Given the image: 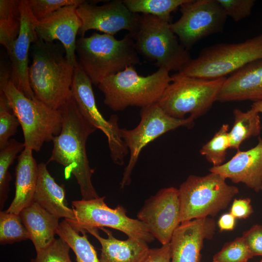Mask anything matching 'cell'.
I'll return each mask as SVG.
<instances>
[{"label":"cell","instance_id":"8fae6325","mask_svg":"<svg viewBox=\"0 0 262 262\" xmlns=\"http://www.w3.org/2000/svg\"><path fill=\"white\" fill-rule=\"evenodd\" d=\"M140 121L134 129H121V137L130 152V158L120 183L123 189L131 181V175L142 149L149 143L164 133L180 127L190 128L194 119L172 117L165 113L157 103L141 108Z\"/></svg>","mask_w":262,"mask_h":262},{"label":"cell","instance_id":"ab89813d","mask_svg":"<svg viewBox=\"0 0 262 262\" xmlns=\"http://www.w3.org/2000/svg\"><path fill=\"white\" fill-rule=\"evenodd\" d=\"M236 218L230 213L222 214L217 221L221 231L232 230L236 225Z\"/></svg>","mask_w":262,"mask_h":262},{"label":"cell","instance_id":"5bb4252c","mask_svg":"<svg viewBox=\"0 0 262 262\" xmlns=\"http://www.w3.org/2000/svg\"><path fill=\"white\" fill-rule=\"evenodd\" d=\"M179 190L174 187L160 189L145 202L137 213L150 233L162 245L169 244L180 224Z\"/></svg>","mask_w":262,"mask_h":262},{"label":"cell","instance_id":"e0dca14e","mask_svg":"<svg viewBox=\"0 0 262 262\" xmlns=\"http://www.w3.org/2000/svg\"><path fill=\"white\" fill-rule=\"evenodd\" d=\"M216 227L214 220L209 217L180 223L169 243L171 262H202L204 241L213 238Z\"/></svg>","mask_w":262,"mask_h":262},{"label":"cell","instance_id":"52a82bcc","mask_svg":"<svg viewBox=\"0 0 262 262\" xmlns=\"http://www.w3.org/2000/svg\"><path fill=\"white\" fill-rule=\"evenodd\" d=\"M171 23L154 16L141 14L136 30L131 35L138 54L159 68L178 72L192 58L172 30Z\"/></svg>","mask_w":262,"mask_h":262},{"label":"cell","instance_id":"d4e9b609","mask_svg":"<svg viewBox=\"0 0 262 262\" xmlns=\"http://www.w3.org/2000/svg\"><path fill=\"white\" fill-rule=\"evenodd\" d=\"M233 114L234 120L229 132L230 148L238 151L243 142L259 135L262 127L259 113L252 108L246 112L235 109Z\"/></svg>","mask_w":262,"mask_h":262},{"label":"cell","instance_id":"1f68e13d","mask_svg":"<svg viewBox=\"0 0 262 262\" xmlns=\"http://www.w3.org/2000/svg\"><path fill=\"white\" fill-rule=\"evenodd\" d=\"M253 257L242 236L226 243L213 256V262H247Z\"/></svg>","mask_w":262,"mask_h":262},{"label":"cell","instance_id":"b9f144b4","mask_svg":"<svg viewBox=\"0 0 262 262\" xmlns=\"http://www.w3.org/2000/svg\"><path fill=\"white\" fill-rule=\"evenodd\" d=\"M260 262H262V259L261 260V261Z\"/></svg>","mask_w":262,"mask_h":262},{"label":"cell","instance_id":"4fadbf2b","mask_svg":"<svg viewBox=\"0 0 262 262\" xmlns=\"http://www.w3.org/2000/svg\"><path fill=\"white\" fill-rule=\"evenodd\" d=\"M92 84L77 62L71 86L72 96L85 119L106 135L113 162L122 166L129 151L121 136L118 117L113 115L108 120L103 117L98 108Z\"/></svg>","mask_w":262,"mask_h":262},{"label":"cell","instance_id":"7bdbcfd3","mask_svg":"<svg viewBox=\"0 0 262 262\" xmlns=\"http://www.w3.org/2000/svg\"><path fill=\"white\" fill-rule=\"evenodd\" d=\"M261 190L262 191V188H261Z\"/></svg>","mask_w":262,"mask_h":262},{"label":"cell","instance_id":"60d3db41","mask_svg":"<svg viewBox=\"0 0 262 262\" xmlns=\"http://www.w3.org/2000/svg\"><path fill=\"white\" fill-rule=\"evenodd\" d=\"M251 108L258 113H262V100L254 102L252 104Z\"/></svg>","mask_w":262,"mask_h":262},{"label":"cell","instance_id":"e575fe53","mask_svg":"<svg viewBox=\"0 0 262 262\" xmlns=\"http://www.w3.org/2000/svg\"><path fill=\"white\" fill-rule=\"evenodd\" d=\"M83 1V0H28L30 10L37 21L49 17L64 6L80 5Z\"/></svg>","mask_w":262,"mask_h":262},{"label":"cell","instance_id":"8d00e7d4","mask_svg":"<svg viewBox=\"0 0 262 262\" xmlns=\"http://www.w3.org/2000/svg\"><path fill=\"white\" fill-rule=\"evenodd\" d=\"M242 237L253 257L262 256V225L256 224L244 232Z\"/></svg>","mask_w":262,"mask_h":262},{"label":"cell","instance_id":"7402d4cb","mask_svg":"<svg viewBox=\"0 0 262 262\" xmlns=\"http://www.w3.org/2000/svg\"><path fill=\"white\" fill-rule=\"evenodd\" d=\"M33 201L51 214L67 220H73L75 215L68 207L64 185H60L49 172L46 164H38V178Z\"/></svg>","mask_w":262,"mask_h":262},{"label":"cell","instance_id":"d6a6232c","mask_svg":"<svg viewBox=\"0 0 262 262\" xmlns=\"http://www.w3.org/2000/svg\"><path fill=\"white\" fill-rule=\"evenodd\" d=\"M10 110L5 95L0 91V149L3 148L10 137L16 134L20 125L17 118Z\"/></svg>","mask_w":262,"mask_h":262},{"label":"cell","instance_id":"836d02e7","mask_svg":"<svg viewBox=\"0 0 262 262\" xmlns=\"http://www.w3.org/2000/svg\"><path fill=\"white\" fill-rule=\"evenodd\" d=\"M70 246L61 238L55 239L47 246L36 252L30 262H73L69 256Z\"/></svg>","mask_w":262,"mask_h":262},{"label":"cell","instance_id":"4dcf8cb0","mask_svg":"<svg viewBox=\"0 0 262 262\" xmlns=\"http://www.w3.org/2000/svg\"><path fill=\"white\" fill-rule=\"evenodd\" d=\"M29 239L28 232L19 214L1 211L0 212V243L12 244Z\"/></svg>","mask_w":262,"mask_h":262},{"label":"cell","instance_id":"9a60e30c","mask_svg":"<svg viewBox=\"0 0 262 262\" xmlns=\"http://www.w3.org/2000/svg\"><path fill=\"white\" fill-rule=\"evenodd\" d=\"M82 21L78 35L84 37L86 32L96 30L114 35L121 30L132 35L138 26L139 14L131 13L122 0H114L98 6L84 0L76 9Z\"/></svg>","mask_w":262,"mask_h":262},{"label":"cell","instance_id":"d6986e66","mask_svg":"<svg viewBox=\"0 0 262 262\" xmlns=\"http://www.w3.org/2000/svg\"><path fill=\"white\" fill-rule=\"evenodd\" d=\"M209 171L234 183H244L259 192L262 186V138H258L254 147L245 151L238 150L229 161L212 167Z\"/></svg>","mask_w":262,"mask_h":262},{"label":"cell","instance_id":"44dd1931","mask_svg":"<svg viewBox=\"0 0 262 262\" xmlns=\"http://www.w3.org/2000/svg\"><path fill=\"white\" fill-rule=\"evenodd\" d=\"M107 234L102 237L98 228H89L85 230L97 239L101 246L100 262H143L149 248L144 241L128 237L125 240L115 238L112 232L104 228H100Z\"/></svg>","mask_w":262,"mask_h":262},{"label":"cell","instance_id":"2e32d148","mask_svg":"<svg viewBox=\"0 0 262 262\" xmlns=\"http://www.w3.org/2000/svg\"><path fill=\"white\" fill-rule=\"evenodd\" d=\"M21 25L19 34L8 52L11 62L10 79L16 87L26 97L34 98L29 79L28 57L31 44L38 37L35 26L37 20L33 15L28 0H19Z\"/></svg>","mask_w":262,"mask_h":262},{"label":"cell","instance_id":"ac0fdd59","mask_svg":"<svg viewBox=\"0 0 262 262\" xmlns=\"http://www.w3.org/2000/svg\"><path fill=\"white\" fill-rule=\"evenodd\" d=\"M79 5L64 6L49 17L37 21L35 30L38 39L46 42L60 41L63 45L68 61L75 66L78 61L76 55V35L82 21L76 9Z\"/></svg>","mask_w":262,"mask_h":262},{"label":"cell","instance_id":"7a4b0ae2","mask_svg":"<svg viewBox=\"0 0 262 262\" xmlns=\"http://www.w3.org/2000/svg\"><path fill=\"white\" fill-rule=\"evenodd\" d=\"M32 46L29 79L35 97L49 107L59 110L72 97L75 66L53 42L39 39Z\"/></svg>","mask_w":262,"mask_h":262},{"label":"cell","instance_id":"f1b7e54d","mask_svg":"<svg viewBox=\"0 0 262 262\" xmlns=\"http://www.w3.org/2000/svg\"><path fill=\"white\" fill-rule=\"evenodd\" d=\"M24 143L10 139L5 146L0 149V209L8 197L9 183L12 177L8 172L16 155L25 148Z\"/></svg>","mask_w":262,"mask_h":262},{"label":"cell","instance_id":"603a6c76","mask_svg":"<svg viewBox=\"0 0 262 262\" xmlns=\"http://www.w3.org/2000/svg\"><path fill=\"white\" fill-rule=\"evenodd\" d=\"M15 175V195L6 211L19 214L33 201L36 188L38 164L32 149L25 147L18 156Z\"/></svg>","mask_w":262,"mask_h":262},{"label":"cell","instance_id":"ffe728a7","mask_svg":"<svg viewBox=\"0 0 262 262\" xmlns=\"http://www.w3.org/2000/svg\"><path fill=\"white\" fill-rule=\"evenodd\" d=\"M218 100H262V59L247 64L226 78Z\"/></svg>","mask_w":262,"mask_h":262},{"label":"cell","instance_id":"5b68a950","mask_svg":"<svg viewBox=\"0 0 262 262\" xmlns=\"http://www.w3.org/2000/svg\"><path fill=\"white\" fill-rule=\"evenodd\" d=\"M171 81L169 71L165 69L143 76L131 66L106 78L98 87L104 94L105 104L117 112L129 106L143 108L157 103Z\"/></svg>","mask_w":262,"mask_h":262},{"label":"cell","instance_id":"30bf717a","mask_svg":"<svg viewBox=\"0 0 262 262\" xmlns=\"http://www.w3.org/2000/svg\"><path fill=\"white\" fill-rule=\"evenodd\" d=\"M104 199L102 196L73 201L72 209L75 217L73 220H66L79 232L89 228L108 227L124 233L128 237L147 243L155 240L143 222L128 217L126 210L122 206L118 205L114 209L110 208L105 203Z\"/></svg>","mask_w":262,"mask_h":262},{"label":"cell","instance_id":"ba28073f","mask_svg":"<svg viewBox=\"0 0 262 262\" xmlns=\"http://www.w3.org/2000/svg\"><path fill=\"white\" fill-rule=\"evenodd\" d=\"M226 180L213 172L204 176H189L178 189L180 223L214 216L226 209L239 193L236 186L228 184Z\"/></svg>","mask_w":262,"mask_h":262},{"label":"cell","instance_id":"3957f363","mask_svg":"<svg viewBox=\"0 0 262 262\" xmlns=\"http://www.w3.org/2000/svg\"><path fill=\"white\" fill-rule=\"evenodd\" d=\"M76 53L79 66L97 86L106 78L140 63L129 33L119 40L114 35L97 33L80 37L76 41Z\"/></svg>","mask_w":262,"mask_h":262},{"label":"cell","instance_id":"f35d334b","mask_svg":"<svg viewBox=\"0 0 262 262\" xmlns=\"http://www.w3.org/2000/svg\"><path fill=\"white\" fill-rule=\"evenodd\" d=\"M170 244L162 245L159 248H149L143 262H171Z\"/></svg>","mask_w":262,"mask_h":262},{"label":"cell","instance_id":"74e56055","mask_svg":"<svg viewBox=\"0 0 262 262\" xmlns=\"http://www.w3.org/2000/svg\"><path fill=\"white\" fill-rule=\"evenodd\" d=\"M229 213L236 219L248 218L253 213L250 198L247 197L234 199Z\"/></svg>","mask_w":262,"mask_h":262},{"label":"cell","instance_id":"cb8c5ba5","mask_svg":"<svg viewBox=\"0 0 262 262\" xmlns=\"http://www.w3.org/2000/svg\"><path fill=\"white\" fill-rule=\"evenodd\" d=\"M26 228L29 239L36 252L49 245L55 238L59 226L58 217L49 213L33 201L19 213Z\"/></svg>","mask_w":262,"mask_h":262},{"label":"cell","instance_id":"277c9868","mask_svg":"<svg viewBox=\"0 0 262 262\" xmlns=\"http://www.w3.org/2000/svg\"><path fill=\"white\" fill-rule=\"evenodd\" d=\"M0 91L3 92L8 105L17 118L22 129L26 148L36 152L46 142L52 141L61 131L63 118L59 110L52 109L35 98L26 97L14 85L10 76L0 72Z\"/></svg>","mask_w":262,"mask_h":262},{"label":"cell","instance_id":"d590c367","mask_svg":"<svg viewBox=\"0 0 262 262\" xmlns=\"http://www.w3.org/2000/svg\"><path fill=\"white\" fill-rule=\"evenodd\" d=\"M227 16L238 22L249 16L251 13L254 0H217Z\"/></svg>","mask_w":262,"mask_h":262},{"label":"cell","instance_id":"484cf974","mask_svg":"<svg viewBox=\"0 0 262 262\" xmlns=\"http://www.w3.org/2000/svg\"><path fill=\"white\" fill-rule=\"evenodd\" d=\"M21 16L18 0H0V43L11 49L20 29Z\"/></svg>","mask_w":262,"mask_h":262},{"label":"cell","instance_id":"83f0119b","mask_svg":"<svg viewBox=\"0 0 262 262\" xmlns=\"http://www.w3.org/2000/svg\"><path fill=\"white\" fill-rule=\"evenodd\" d=\"M132 13L150 15L170 23L171 13L187 0H123Z\"/></svg>","mask_w":262,"mask_h":262},{"label":"cell","instance_id":"6da1fadb","mask_svg":"<svg viewBox=\"0 0 262 262\" xmlns=\"http://www.w3.org/2000/svg\"><path fill=\"white\" fill-rule=\"evenodd\" d=\"M63 121L61 131L52 140L53 148L48 163L55 162L65 167V176L72 174L79 185L82 199L98 197L92 182L94 169L89 165L86 151L89 136L97 129L80 111L71 97L59 109Z\"/></svg>","mask_w":262,"mask_h":262},{"label":"cell","instance_id":"8992f818","mask_svg":"<svg viewBox=\"0 0 262 262\" xmlns=\"http://www.w3.org/2000/svg\"><path fill=\"white\" fill-rule=\"evenodd\" d=\"M262 59V34L235 43H218L204 48L176 74L205 79L226 77L247 64Z\"/></svg>","mask_w":262,"mask_h":262},{"label":"cell","instance_id":"9c48e42d","mask_svg":"<svg viewBox=\"0 0 262 262\" xmlns=\"http://www.w3.org/2000/svg\"><path fill=\"white\" fill-rule=\"evenodd\" d=\"M157 102L169 115L179 119H195L205 114L218 100L227 77L205 79L180 76L176 73Z\"/></svg>","mask_w":262,"mask_h":262},{"label":"cell","instance_id":"7c38bea8","mask_svg":"<svg viewBox=\"0 0 262 262\" xmlns=\"http://www.w3.org/2000/svg\"><path fill=\"white\" fill-rule=\"evenodd\" d=\"M180 8L181 16L170 27L188 50L200 40L223 32L228 16L217 0H187Z\"/></svg>","mask_w":262,"mask_h":262},{"label":"cell","instance_id":"4316f807","mask_svg":"<svg viewBox=\"0 0 262 262\" xmlns=\"http://www.w3.org/2000/svg\"><path fill=\"white\" fill-rule=\"evenodd\" d=\"M76 230L66 219L60 223L57 234L65 241L73 251L76 262H100L97 252L89 241L86 231Z\"/></svg>","mask_w":262,"mask_h":262},{"label":"cell","instance_id":"f546056e","mask_svg":"<svg viewBox=\"0 0 262 262\" xmlns=\"http://www.w3.org/2000/svg\"><path fill=\"white\" fill-rule=\"evenodd\" d=\"M229 125L224 124L213 136L200 149V153L213 166L220 165L224 163L227 151L230 148Z\"/></svg>","mask_w":262,"mask_h":262}]
</instances>
